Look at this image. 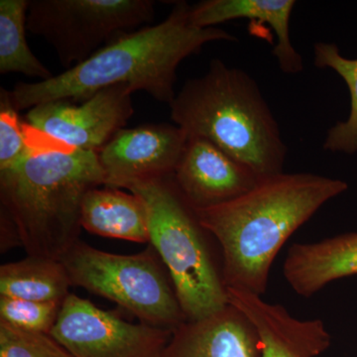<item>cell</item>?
Masks as SVG:
<instances>
[{
  "label": "cell",
  "instance_id": "obj_16",
  "mask_svg": "<svg viewBox=\"0 0 357 357\" xmlns=\"http://www.w3.org/2000/svg\"><path fill=\"white\" fill-rule=\"evenodd\" d=\"M82 229L96 236L149 243L148 215L142 199L119 188L96 187L84 197Z\"/></svg>",
  "mask_w": 357,
  "mask_h": 357
},
{
  "label": "cell",
  "instance_id": "obj_18",
  "mask_svg": "<svg viewBox=\"0 0 357 357\" xmlns=\"http://www.w3.org/2000/svg\"><path fill=\"white\" fill-rule=\"evenodd\" d=\"M28 6L29 0L0 1V74L20 73L46 81L53 75L26 41Z\"/></svg>",
  "mask_w": 357,
  "mask_h": 357
},
{
  "label": "cell",
  "instance_id": "obj_1",
  "mask_svg": "<svg viewBox=\"0 0 357 357\" xmlns=\"http://www.w3.org/2000/svg\"><path fill=\"white\" fill-rule=\"evenodd\" d=\"M191 6L178 1L165 20L124 33L88 60L36 83H18L10 93L18 112L55 100L79 102L109 86L126 84L158 102H173L178 65L215 41H236L217 27L201 28L190 20Z\"/></svg>",
  "mask_w": 357,
  "mask_h": 357
},
{
  "label": "cell",
  "instance_id": "obj_14",
  "mask_svg": "<svg viewBox=\"0 0 357 357\" xmlns=\"http://www.w3.org/2000/svg\"><path fill=\"white\" fill-rule=\"evenodd\" d=\"M295 6L294 0H204L191 6L190 20L201 28L243 18L267 24L277 37L272 54L279 67L285 74L296 75L302 72L304 64L291 41L290 21Z\"/></svg>",
  "mask_w": 357,
  "mask_h": 357
},
{
  "label": "cell",
  "instance_id": "obj_11",
  "mask_svg": "<svg viewBox=\"0 0 357 357\" xmlns=\"http://www.w3.org/2000/svg\"><path fill=\"white\" fill-rule=\"evenodd\" d=\"M172 178L185 201L202 210L243 196L263 178L211 141L189 137Z\"/></svg>",
  "mask_w": 357,
  "mask_h": 357
},
{
  "label": "cell",
  "instance_id": "obj_20",
  "mask_svg": "<svg viewBox=\"0 0 357 357\" xmlns=\"http://www.w3.org/2000/svg\"><path fill=\"white\" fill-rule=\"evenodd\" d=\"M62 304L0 297V323L23 332L50 335Z\"/></svg>",
  "mask_w": 357,
  "mask_h": 357
},
{
  "label": "cell",
  "instance_id": "obj_13",
  "mask_svg": "<svg viewBox=\"0 0 357 357\" xmlns=\"http://www.w3.org/2000/svg\"><path fill=\"white\" fill-rule=\"evenodd\" d=\"M162 357H261L255 326L232 305L172 332Z\"/></svg>",
  "mask_w": 357,
  "mask_h": 357
},
{
  "label": "cell",
  "instance_id": "obj_19",
  "mask_svg": "<svg viewBox=\"0 0 357 357\" xmlns=\"http://www.w3.org/2000/svg\"><path fill=\"white\" fill-rule=\"evenodd\" d=\"M314 65L330 69L344 79L351 96V112L347 121H338L326 133L323 149L333 153L357 152V59L344 57L337 44L318 42L314 45Z\"/></svg>",
  "mask_w": 357,
  "mask_h": 357
},
{
  "label": "cell",
  "instance_id": "obj_15",
  "mask_svg": "<svg viewBox=\"0 0 357 357\" xmlns=\"http://www.w3.org/2000/svg\"><path fill=\"white\" fill-rule=\"evenodd\" d=\"M284 277L298 295L309 298L331 282L357 275V234L319 243H296L289 249Z\"/></svg>",
  "mask_w": 357,
  "mask_h": 357
},
{
  "label": "cell",
  "instance_id": "obj_12",
  "mask_svg": "<svg viewBox=\"0 0 357 357\" xmlns=\"http://www.w3.org/2000/svg\"><path fill=\"white\" fill-rule=\"evenodd\" d=\"M229 304L239 310L255 326L261 357H317L331 347L330 333L321 319H298L281 305L261 296L227 290Z\"/></svg>",
  "mask_w": 357,
  "mask_h": 357
},
{
  "label": "cell",
  "instance_id": "obj_21",
  "mask_svg": "<svg viewBox=\"0 0 357 357\" xmlns=\"http://www.w3.org/2000/svg\"><path fill=\"white\" fill-rule=\"evenodd\" d=\"M18 112L9 91L0 89V171L16 165L29 146V124Z\"/></svg>",
  "mask_w": 357,
  "mask_h": 357
},
{
  "label": "cell",
  "instance_id": "obj_5",
  "mask_svg": "<svg viewBox=\"0 0 357 357\" xmlns=\"http://www.w3.org/2000/svg\"><path fill=\"white\" fill-rule=\"evenodd\" d=\"M124 190L139 196L145 204L149 243L170 275L187 321L206 318L227 307V290L206 248V230L172 176L139 181Z\"/></svg>",
  "mask_w": 357,
  "mask_h": 357
},
{
  "label": "cell",
  "instance_id": "obj_3",
  "mask_svg": "<svg viewBox=\"0 0 357 357\" xmlns=\"http://www.w3.org/2000/svg\"><path fill=\"white\" fill-rule=\"evenodd\" d=\"M98 153L70 147L29 126V146L0 171L1 211L30 256L61 260L79 241L84 197L105 185Z\"/></svg>",
  "mask_w": 357,
  "mask_h": 357
},
{
  "label": "cell",
  "instance_id": "obj_10",
  "mask_svg": "<svg viewBox=\"0 0 357 357\" xmlns=\"http://www.w3.org/2000/svg\"><path fill=\"white\" fill-rule=\"evenodd\" d=\"M188 139L176 124L121 129L98 153L105 185L126 189L139 181L172 176Z\"/></svg>",
  "mask_w": 357,
  "mask_h": 357
},
{
  "label": "cell",
  "instance_id": "obj_4",
  "mask_svg": "<svg viewBox=\"0 0 357 357\" xmlns=\"http://www.w3.org/2000/svg\"><path fill=\"white\" fill-rule=\"evenodd\" d=\"M169 105L171 119L189 137L211 141L260 178L283 172L287 145L245 70L213 59L208 72L185 82Z\"/></svg>",
  "mask_w": 357,
  "mask_h": 357
},
{
  "label": "cell",
  "instance_id": "obj_22",
  "mask_svg": "<svg viewBox=\"0 0 357 357\" xmlns=\"http://www.w3.org/2000/svg\"><path fill=\"white\" fill-rule=\"evenodd\" d=\"M0 357H75L49 333L23 332L0 323Z\"/></svg>",
  "mask_w": 357,
  "mask_h": 357
},
{
  "label": "cell",
  "instance_id": "obj_7",
  "mask_svg": "<svg viewBox=\"0 0 357 357\" xmlns=\"http://www.w3.org/2000/svg\"><path fill=\"white\" fill-rule=\"evenodd\" d=\"M154 15L151 0H29L26 25L69 70L119 35L152 22Z\"/></svg>",
  "mask_w": 357,
  "mask_h": 357
},
{
  "label": "cell",
  "instance_id": "obj_8",
  "mask_svg": "<svg viewBox=\"0 0 357 357\" xmlns=\"http://www.w3.org/2000/svg\"><path fill=\"white\" fill-rule=\"evenodd\" d=\"M50 335L75 357H162L172 332L128 323L70 294Z\"/></svg>",
  "mask_w": 357,
  "mask_h": 357
},
{
  "label": "cell",
  "instance_id": "obj_17",
  "mask_svg": "<svg viewBox=\"0 0 357 357\" xmlns=\"http://www.w3.org/2000/svg\"><path fill=\"white\" fill-rule=\"evenodd\" d=\"M70 286L61 260L28 255L0 267V297L63 303Z\"/></svg>",
  "mask_w": 357,
  "mask_h": 357
},
{
  "label": "cell",
  "instance_id": "obj_9",
  "mask_svg": "<svg viewBox=\"0 0 357 357\" xmlns=\"http://www.w3.org/2000/svg\"><path fill=\"white\" fill-rule=\"evenodd\" d=\"M133 93L130 86L119 84L98 91L79 105L70 100L42 103L28 110L25 121L70 147L98 153L132 116Z\"/></svg>",
  "mask_w": 357,
  "mask_h": 357
},
{
  "label": "cell",
  "instance_id": "obj_6",
  "mask_svg": "<svg viewBox=\"0 0 357 357\" xmlns=\"http://www.w3.org/2000/svg\"><path fill=\"white\" fill-rule=\"evenodd\" d=\"M153 246L133 255L77 241L63 256L72 286L116 303L145 325L173 332L187 321Z\"/></svg>",
  "mask_w": 357,
  "mask_h": 357
},
{
  "label": "cell",
  "instance_id": "obj_2",
  "mask_svg": "<svg viewBox=\"0 0 357 357\" xmlns=\"http://www.w3.org/2000/svg\"><path fill=\"white\" fill-rule=\"evenodd\" d=\"M349 189L338 178L312 173H279L227 203L195 210L220 244L225 290L262 296L272 263L292 236L326 203Z\"/></svg>",
  "mask_w": 357,
  "mask_h": 357
}]
</instances>
